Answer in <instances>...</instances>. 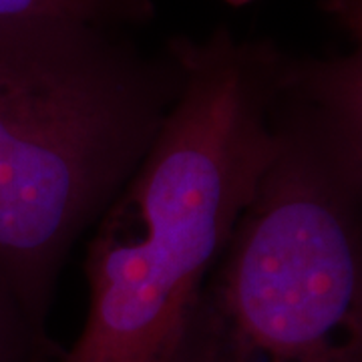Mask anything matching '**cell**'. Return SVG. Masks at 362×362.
<instances>
[{
  "label": "cell",
  "mask_w": 362,
  "mask_h": 362,
  "mask_svg": "<svg viewBox=\"0 0 362 362\" xmlns=\"http://www.w3.org/2000/svg\"><path fill=\"white\" fill-rule=\"evenodd\" d=\"M181 90L113 26L0 25V278L47 328L69 252L141 165Z\"/></svg>",
  "instance_id": "obj_2"
},
{
  "label": "cell",
  "mask_w": 362,
  "mask_h": 362,
  "mask_svg": "<svg viewBox=\"0 0 362 362\" xmlns=\"http://www.w3.org/2000/svg\"><path fill=\"white\" fill-rule=\"evenodd\" d=\"M181 90L97 221L89 312L61 362H173L207 276L278 147L286 59L218 30L171 45Z\"/></svg>",
  "instance_id": "obj_1"
},
{
  "label": "cell",
  "mask_w": 362,
  "mask_h": 362,
  "mask_svg": "<svg viewBox=\"0 0 362 362\" xmlns=\"http://www.w3.org/2000/svg\"><path fill=\"white\" fill-rule=\"evenodd\" d=\"M278 147L195 302L173 362H362V206L284 95Z\"/></svg>",
  "instance_id": "obj_3"
},
{
  "label": "cell",
  "mask_w": 362,
  "mask_h": 362,
  "mask_svg": "<svg viewBox=\"0 0 362 362\" xmlns=\"http://www.w3.org/2000/svg\"><path fill=\"white\" fill-rule=\"evenodd\" d=\"M326 11L362 45V0H326Z\"/></svg>",
  "instance_id": "obj_7"
},
{
  "label": "cell",
  "mask_w": 362,
  "mask_h": 362,
  "mask_svg": "<svg viewBox=\"0 0 362 362\" xmlns=\"http://www.w3.org/2000/svg\"><path fill=\"white\" fill-rule=\"evenodd\" d=\"M149 13L145 0H0V25L28 21H78L115 26Z\"/></svg>",
  "instance_id": "obj_5"
},
{
  "label": "cell",
  "mask_w": 362,
  "mask_h": 362,
  "mask_svg": "<svg viewBox=\"0 0 362 362\" xmlns=\"http://www.w3.org/2000/svg\"><path fill=\"white\" fill-rule=\"evenodd\" d=\"M282 93L320 129L362 206V45L330 61H286Z\"/></svg>",
  "instance_id": "obj_4"
},
{
  "label": "cell",
  "mask_w": 362,
  "mask_h": 362,
  "mask_svg": "<svg viewBox=\"0 0 362 362\" xmlns=\"http://www.w3.org/2000/svg\"><path fill=\"white\" fill-rule=\"evenodd\" d=\"M61 350L0 278V362L61 361Z\"/></svg>",
  "instance_id": "obj_6"
}]
</instances>
